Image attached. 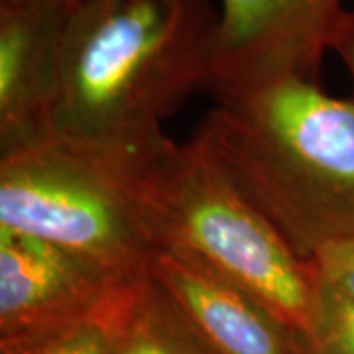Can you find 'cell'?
<instances>
[{"label":"cell","mask_w":354,"mask_h":354,"mask_svg":"<svg viewBox=\"0 0 354 354\" xmlns=\"http://www.w3.org/2000/svg\"><path fill=\"white\" fill-rule=\"evenodd\" d=\"M218 12L211 0H81L59 44L50 136L144 160L162 122L209 91Z\"/></svg>","instance_id":"6da1fadb"},{"label":"cell","mask_w":354,"mask_h":354,"mask_svg":"<svg viewBox=\"0 0 354 354\" xmlns=\"http://www.w3.org/2000/svg\"><path fill=\"white\" fill-rule=\"evenodd\" d=\"M193 140L301 260L354 241V99L268 79L216 99Z\"/></svg>","instance_id":"7a4b0ae2"},{"label":"cell","mask_w":354,"mask_h":354,"mask_svg":"<svg viewBox=\"0 0 354 354\" xmlns=\"http://www.w3.org/2000/svg\"><path fill=\"white\" fill-rule=\"evenodd\" d=\"M144 216L156 250L187 256L252 293L307 339L317 274L209 153L169 138L140 169Z\"/></svg>","instance_id":"3957f363"},{"label":"cell","mask_w":354,"mask_h":354,"mask_svg":"<svg viewBox=\"0 0 354 354\" xmlns=\"http://www.w3.org/2000/svg\"><path fill=\"white\" fill-rule=\"evenodd\" d=\"M148 158H113L51 136L2 152L0 228L57 244L124 276L146 274L156 252L140 193Z\"/></svg>","instance_id":"277c9868"},{"label":"cell","mask_w":354,"mask_h":354,"mask_svg":"<svg viewBox=\"0 0 354 354\" xmlns=\"http://www.w3.org/2000/svg\"><path fill=\"white\" fill-rule=\"evenodd\" d=\"M342 0H221L209 91L216 99L276 77L317 81Z\"/></svg>","instance_id":"5b68a950"},{"label":"cell","mask_w":354,"mask_h":354,"mask_svg":"<svg viewBox=\"0 0 354 354\" xmlns=\"http://www.w3.org/2000/svg\"><path fill=\"white\" fill-rule=\"evenodd\" d=\"M136 278L57 244L0 228V339L101 321Z\"/></svg>","instance_id":"8992f818"},{"label":"cell","mask_w":354,"mask_h":354,"mask_svg":"<svg viewBox=\"0 0 354 354\" xmlns=\"http://www.w3.org/2000/svg\"><path fill=\"white\" fill-rule=\"evenodd\" d=\"M148 274L215 354H307L301 333L252 293L187 256L156 250Z\"/></svg>","instance_id":"52a82bcc"},{"label":"cell","mask_w":354,"mask_h":354,"mask_svg":"<svg viewBox=\"0 0 354 354\" xmlns=\"http://www.w3.org/2000/svg\"><path fill=\"white\" fill-rule=\"evenodd\" d=\"M75 6H0V153L50 138L59 44Z\"/></svg>","instance_id":"ba28073f"},{"label":"cell","mask_w":354,"mask_h":354,"mask_svg":"<svg viewBox=\"0 0 354 354\" xmlns=\"http://www.w3.org/2000/svg\"><path fill=\"white\" fill-rule=\"evenodd\" d=\"M106 354H215L146 272L101 317Z\"/></svg>","instance_id":"9c48e42d"},{"label":"cell","mask_w":354,"mask_h":354,"mask_svg":"<svg viewBox=\"0 0 354 354\" xmlns=\"http://www.w3.org/2000/svg\"><path fill=\"white\" fill-rule=\"evenodd\" d=\"M307 354H354V299L317 278Z\"/></svg>","instance_id":"30bf717a"},{"label":"cell","mask_w":354,"mask_h":354,"mask_svg":"<svg viewBox=\"0 0 354 354\" xmlns=\"http://www.w3.org/2000/svg\"><path fill=\"white\" fill-rule=\"evenodd\" d=\"M0 354H106L104 330L99 321L26 337L0 339Z\"/></svg>","instance_id":"8fae6325"},{"label":"cell","mask_w":354,"mask_h":354,"mask_svg":"<svg viewBox=\"0 0 354 354\" xmlns=\"http://www.w3.org/2000/svg\"><path fill=\"white\" fill-rule=\"evenodd\" d=\"M317 278L354 299V241L339 244L313 262Z\"/></svg>","instance_id":"7c38bea8"},{"label":"cell","mask_w":354,"mask_h":354,"mask_svg":"<svg viewBox=\"0 0 354 354\" xmlns=\"http://www.w3.org/2000/svg\"><path fill=\"white\" fill-rule=\"evenodd\" d=\"M330 50L341 57L344 67L348 69L354 88V10H346L342 14L341 22L337 26V32L330 41Z\"/></svg>","instance_id":"4fadbf2b"},{"label":"cell","mask_w":354,"mask_h":354,"mask_svg":"<svg viewBox=\"0 0 354 354\" xmlns=\"http://www.w3.org/2000/svg\"><path fill=\"white\" fill-rule=\"evenodd\" d=\"M67 4V6H75L81 0H0V6H28V4Z\"/></svg>","instance_id":"5bb4252c"}]
</instances>
